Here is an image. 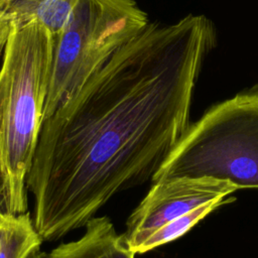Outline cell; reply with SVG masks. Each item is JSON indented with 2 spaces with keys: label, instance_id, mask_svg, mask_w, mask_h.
<instances>
[{
  "label": "cell",
  "instance_id": "9",
  "mask_svg": "<svg viewBox=\"0 0 258 258\" xmlns=\"http://www.w3.org/2000/svg\"><path fill=\"white\" fill-rule=\"evenodd\" d=\"M27 258H47V253L42 252L40 249L33 251Z\"/></svg>",
  "mask_w": 258,
  "mask_h": 258
},
{
  "label": "cell",
  "instance_id": "11",
  "mask_svg": "<svg viewBox=\"0 0 258 258\" xmlns=\"http://www.w3.org/2000/svg\"><path fill=\"white\" fill-rule=\"evenodd\" d=\"M4 215H5V212H4L3 208H2V204H1V200H0V222L2 221Z\"/></svg>",
  "mask_w": 258,
  "mask_h": 258
},
{
  "label": "cell",
  "instance_id": "7",
  "mask_svg": "<svg viewBox=\"0 0 258 258\" xmlns=\"http://www.w3.org/2000/svg\"><path fill=\"white\" fill-rule=\"evenodd\" d=\"M230 201L232 200H217L206 203L190 211L189 213L160 226L151 232L148 236H146L138 244L133 252L135 254H143L179 238L212 211L221 205L227 204Z\"/></svg>",
  "mask_w": 258,
  "mask_h": 258
},
{
  "label": "cell",
  "instance_id": "6",
  "mask_svg": "<svg viewBox=\"0 0 258 258\" xmlns=\"http://www.w3.org/2000/svg\"><path fill=\"white\" fill-rule=\"evenodd\" d=\"M78 239L53 248L47 258H135L124 234H119L107 216H95Z\"/></svg>",
  "mask_w": 258,
  "mask_h": 258
},
{
  "label": "cell",
  "instance_id": "10",
  "mask_svg": "<svg viewBox=\"0 0 258 258\" xmlns=\"http://www.w3.org/2000/svg\"><path fill=\"white\" fill-rule=\"evenodd\" d=\"M5 220H6V213H5V215H4L3 219H2V221L0 222V239H1L2 234H3V232H4V228H5Z\"/></svg>",
  "mask_w": 258,
  "mask_h": 258
},
{
  "label": "cell",
  "instance_id": "5",
  "mask_svg": "<svg viewBox=\"0 0 258 258\" xmlns=\"http://www.w3.org/2000/svg\"><path fill=\"white\" fill-rule=\"evenodd\" d=\"M237 190L227 182L212 178L173 177L153 181L144 199L126 222L124 236L133 252L151 232L196 208L217 200H233Z\"/></svg>",
  "mask_w": 258,
  "mask_h": 258
},
{
  "label": "cell",
  "instance_id": "2",
  "mask_svg": "<svg viewBox=\"0 0 258 258\" xmlns=\"http://www.w3.org/2000/svg\"><path fill=\"white\" fill-rule=\"evenodd\" d=\"M53 39L40 23L15 24L0 68V200L27 213V178L43 122Z\"/></svg>",
  "mask_w": 258,
  "mask_h": 258
},
{
  "label": "cell",
  "instance_id": "8",
  "mask_svg": "<svg viewBox=\"0 0 258 258\" xmlns=\"http://www.w3.org/2000/svg\"><path fill=\"white\" fill-rule=\"evenodd\" d=\"M14 26V20L7 14L0 12V60L3 58L4 50ZM1 68V66H0Z\"/></svg>",
  "mask_w": 258,
  "mask_h": 258
},
{
  "label": "cell",
  "instance_id": "4",
  "mask_svg": "<svg viewBox=\"0 0 258 258\" xmlns=\"http://www.w3.org/2000/svg\"><path fill=\"white\" fill-rule=\"evenodd\" d=\"M135 0H78L54 37L43 121L148 25Z\"/></svg>",
  "mask_w": 258,
  "mask_h": 258
},
{
  "label": "cell",
  "instance_id": "3",
  "mask_svg": "<svg viewBox=\"0 0 258 258\" xmlns=\"http://www.w3.org/2000/svg\"><path fill=\"white\" fill-rule=\"evenodd\" d=\"M173 177L258 188V91L212 107L187 128L151 180Z\"/></svg>",
  "mask_w": 258,
  "mask_h": 258
},
{
  "label": "cell",
  "instance_id": "1",
  "mask_svg": "<svg viewBox=\"0 0 258 258\" xmlns=\"http://www.w3.org/2000/svg\"><path fill=\"white\" fill-rule=\"evenodd\" d=\"M215 30L203 15L148 25L42 122L27 189L42 241L84 227L152 179L183 137Z\"/></svg>",
  "mask_w": 258,
  "mask_h": 258
}]
</instances>
